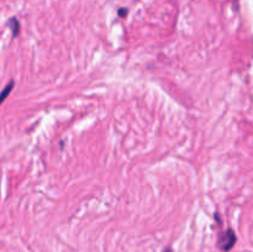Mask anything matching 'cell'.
I'll list each match as a JSON object with an SVG mask.
<instances>
[{
    "label": "cell",
    "mask_w": 253,
    "mask_h": 252,
    "mask_svg": "<svg viewBox=\"0 0 253 252\" xmlns=\"http://www.w3.org/2000/svg\"><path fill=\"white\" fill-rule=\"evenodd\" d=\"M163 252H173V251H172V249H169V247H168V249H166Z\"/></svg>",
    "instance_id": "cell-5"
},
{
    "label": "cell",
    "mask_w": 253,
    "mask_h": 252,
    "mask_svg": "<svg viewBox=\"0 0 253 252\" xmlns=\"http://www.w3.org/2000/svg\"><path fill=\"white\" fill-rule=\"evenodd\" d=\"M235 240H236V237H235L234 232L231 231V230H229L227 231V234L224 236V240H222L221 242H220V246H221L222 250H230L232 247V245L235 244Z\"/></svg>",
    "instance_id": "cell-1"
},
{
    "label": "cell",
    "mask_w": 253,
    "mask_h": 252,
    "mask_svg": "<svg viewBox=\"0 0 253 252\" xmlns=\"http://www.w3.org/2000/svg\"><path fill=\"white\" fill-rule=\"evenodd\" d=\"M12 88H14V82H10V83L6 84V85H5V88L0 91V105H1V104L5 101V99L9 96V94L11 93Z\"/></svg>",
    "instance_id": "cell-2"
},
{
    "label": "cell",
    "mask_w": 253,
    "mask_h": 252,
    "mask_svg": "<svg viewBox=\"0 0 253 252\" xmlns=\"http://www.w3.org/2000/svg\"><path fill=\"white\" fill-rule=\"evenodd\" d=\"M119 15H120L121 17H124V16H125V15H127V10H126V9H120V10H119Z\"/></svg>",
    "instance_id": "cell-4"
},
{
    "label": "cell",
    "mask_w": 253,
    "mask_h": 252,
    "mask_svg": "<svg viewBox=\"0 0 253 252\" xmlns=\"http://www.w3.org/2000/svg\"><path fill=\"white\" fill-rule=\"evenodd\" d=\"M9 26L11 27V31H12V36H16L20 31V24L15 17L9 20Z\"/></svg>",
    "instance_id": "cell-3"
}]
</instances>
